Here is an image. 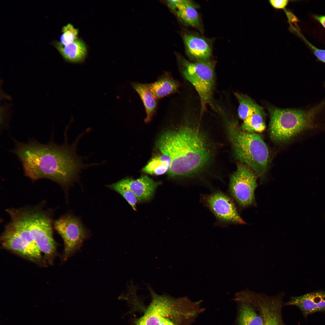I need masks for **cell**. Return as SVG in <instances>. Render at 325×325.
<instances>
[{
  "mask_svg": "<svg viewBox=\"0 0 325 325\" xmlns=\"http://www.w3.org/2000/svg\"><path fill=\"white\" fill-rule=\"evenodd\" d=\"M54 227L62 237L64 243V260L76 252L89 236V233L80 219L69 215L56 221Z\"/></svg>",
  "mask_w": 325,
  "mask_h": 325,
  "instance_id": "8",
  "label": "cell"
},
{
  "mask_svg": "<svg viewBox=\"0 0 325 325\" xmlns=\"http://www.w3.org/2000/svg\"><path fill=\"white\" fill-rule=\"evenodd\" d=\"M107 186L109 188L122 196L133 209L136 210V205L138 200L134 193L132 190L119 184L117 182Z\"/></svg>",
  "mask_w": 325,
  "mask_h": 325,
  "instance_id": "22",
  "label": "cell"
},
{
  "mask_svg": "<svg viewBox=\"0 0 325 325\" xmlns=\"http://www.w3.org/2000/svg\"></svg>",
  "mask_w": 325,
  "mask_h": 325,
  "instance_id": "28",
  "label": "cell"
},
{
  "mask_svg": "<svg viewBox=\"0 0 325 325\" xmlns=\"http://www.w3.org/2000/svg\"><path fill=\"white\" fill-rule=\"evenodd\" d=\"M78 30L75 28L70 23L63 26L62 29V34L60 37V42L63 45L70 44L77 39Z\"/></svg>",
  "mask_w": 325,
  "mask_h": 325,
  "instance_id": "23",
  "label": "cell"
},
{
  "mask_svg": "<svg viewBox=\"0 0 325 325\" xmlns=\"http://www.w3.org/2000/svg\"><path fill=\"white\" fill-rule=\"evenodd\" d=\"M133 88L139 95L146 110V122L151 120L157 105V98L149 88L148 84L139 83H132Z\"/></svg>",
  "mask_w": 325,
  "mask_h": 325,
  "instance_id": "15",
  "label": "cell"
},
{
  "mask_svg": "<svg viewBox=\"0 0 325 325\" xmlns=\"http://www.w3.org/2000/svg\"><path fill=\"white\" fill-rule=\"evenodd\" d=\"M182 65L183 76L199 95L202 113L208 105L212 104L215 84L214 63L209 60L192 62L184 59Z\"/></svg>",
  "mask_w": 325,
  "mask_h": 325,
  "instance_id": "6",
  "label": "cell"
},
{
  "mask_svg": "<svg viewBox=\"0 0 325 325\" xmlns=\"http://www.w3.org/2000/svg\"><path fill=\"white\" fill-rule=\"evenodd\" d=\"M1 240L3 246L30 260L38 262L41 258L40 249L34 248L17 234L5 228Z\"/></svg>",
  "mask_w": 325,
  "mask_h": 325,
  "instance_id": "10",
  "label": "cell"
},
{
  "mask_svg": "<svg viewBox=\"0 0 325 325\" xmlns=\"http://www.w3.org/2000/svg\"><path fill=\"white\" fill-rule=\"evenodd\" d=\"M287 0H271L269 2L271 6L275 8L281 9L284 8L288 3Z\"/></svg>",
  "mask_w": 325,
  "mask_h": 325,
  "instance_id": "25",
  "label": "cell"
},
{
  "mask_svg": "<svg viewBox=\"0 0 325 325\" xmlns=\"http://www.w3.org/2000/svg\"><path fill=\"white\" fill-rule=\"evenodd\" d=\"M147 286L151 296L147 306H143L138 297L131 301L134 308L141 309L142 313L135 319L133 325H179L183 320L196 314L195 310L189 308L187 299L159 295L149 284Z\"/></svg>",
  "mask_w": 325,
  "mask_h": 325,
  "instance_id": "4",
  "label": "cell"
},
{
  "mask_svg": "<svg viewBox=\"0 0 325 325\" xmlns=\"http://www.w3.org/2000/svg\"><path fill=\"white\" fill-rule=\"evenodd\" d=\"M183 39L187 52L190 58L197 61L209 60L212 51L206 40L193 34H185Z\"/></svg>",
  "mask_w": 325,
  "mask_h": 325,
  "instance_id": "13",
  "label": "cell"
},
{
  "mask_svg": "<svg viewBox=\"0 0 325 325\" xmlns=\"http://www.w3.org/2000/svg\"><path fill=\"white\" fill-rule=\"evenodd\" d=\"M171 164L170 158L162 153L153 157L143 168L142 171L155 175H163L169 171Z\"/></svg>",
  "mask_w": 325,
  "mask_h": 325,
  "instance_id": "17",
  "label": "cell"
},
{
  "mask_svg": "<svg viewBox=\"0 0 325 325\" xmlns=\"http://www.w3.org/2000/svg\"><path fill=\"white\" fill-rule=\"evenodd\" d=\"M117 183L132 190L139 203L150 200L154 195L157 187L161 183L154 181L144 175L136 179L125 178Z\"/></svg>",
  "mask_w": 325,
  "mask_h": 325,
  "instance_id": "11",
  "label": "cell"
},
{
  "mask_svg": "<svg viewBox=\"0 0 325 325\" xmlns=\"http://www.w3.org/2000/svg\"><path fill=\"white\" fill-rule=\"evenodd\" d=\"M234 94L239 103L238 116L243 121L262 107L247 95L238 92L235 93Z\"/></svg>",
  "mask_w": 325,
  "mask_h": 325,
  "instance_id": "20",
  "label": "cell"
},
{
  "mask_svg": "<svg viewBox=\"0 0 325 325\" xmlns=\"http://www.w3.org/2000/svg\"><path fill=\"white\" fill-rule=\"evenodd\" d=\"M202 200L220 222L227 224H244L233 200L221 192L203 195Z\"/></svg>",
  "mask_w": 325,
  "mask_h": 325,
  "instance_id": "9",
  "label": "cell"
},
{
  "mask_svg": "<svg viewBox=\"0 0 325 325\" xmlns=\"http://www.w3.org/2000/svg\"><path fill=\"white\" fill-rule=\"evenodd\" d=\"M265 113L262 107L252 115L243 121L241 128L249 133H261L266 128Z\"/></svg>",
  "mask_w": 325,
  "mask_h": 325,
  "instance_id": "19",
  "label": "cell"
},
{
  "mask_svg": "<svg viewBox=\"0 0 325 325\" xmlns=\"http://www.w3.org/2000/svg\"><path fill=\"white\" fill-rule=\"evenodd\" d=\"M13 152L21 162L25 175L33 181L47 178L64 186L76 179L82 165L72 147L36 141L24 143L15 140Z\"/></svg>",
  "mask_w": 325,
  "mask_h": 325,
  "instance_id": "1",
  "label": "cell"
},
{
  "mask_svg": "<svg viewBox=\"0 0 325 325\" xmlns=\"http://www.w3.org/2000/svg\"><path fill=\"white\" fill-rule=\"evenodd\" d=\"M288 305L298 307L305 315L325 311V292L317 291L292 297Z\"/></svg>",
  "mask_w": 325,
  "mask_h": 325,
  "instance_id": "12",
  "label": "cell"
},
{
  "mask_svg": "<svg viewBox=\"0 0 325 325\" xmlns=\"http://www.w3.org/2000/svg\"><path fill=\"white\" fill-rule=\"evenodd\" d=\"M161 152L171 161L168 172L171 177H188L200 171L209 161L211 152L204 135L197 128L184 125L168 130L157 142Z\"/></svg>",
  "mask_w": 325,
  "mask_h": 325,
  "instance_id": "2",
  "label": "cell"
},
{
  "mask_svg": "<svg viewBox=\"0 0 325 325\" xmlns=\"http://www.w3.org/2000/svg\"><path fill=\"white\" fill-rule=\"evenodd\" d=\"M148 85L157 99L174 93L178 88V82L169 75L166 74L154 82Z\"/></svg>",
  "mask_w": 325,
  "mask_h": 325,
  "instance_id": "16",
  "label": "cell"
},
{
  "mask_svg": "<svg viewBox=\"0 0 325 325\" xmlns=\"http://www.w3.org/2000/svg\"><path fill=\"white\" fill-rule=\"evenodd\" d=\"M314 17L325 28V15H315Z\"/></svg>",
  "mask_w": 325,
  "mask_h": 325,
  "instance_id": "26",
  "label": "cell"
},
{
  "mask_svg": "<svg viewBox=\"0 0 325 325\" xmlns=\"http://www.w3.org/2000/svg\"><path fill=\"white\" fill-rule=\"evenodd\" d=\"M176 9L177 13L186 23L191 26L197 27L200 25L198 14L194 5L187 0H180Z\"/></svg>",
  "mask_w": 325,
  "mask_h": 325,
  "instance_id": "18",
  "label": "cell"
},
{
  "mask_svg": "<svg viewBox=\"0 0 325 325\" xmlns=\"http://www.w3.org/2000/svg\"><path fill=\"white\" fill-rule=\"evenodd\" d=\"M258 176L246 164L240 162L238 164L230 178L229 191L240 207L245 208L255 203Z\"/></svg>",
  "mask_w": 325,
  "mask_h": 325,
  "instance_id": "7",
  "label": "cell"
},
{
  "mask_svg": "<svg viewBox=\"0 0 325 325\" xmlns=\"http://www.w3.org/2000/svg\"><path fill=\"white\" fill-rule=\"evenodd\" d=\"M270 137L277 144L289 142L302 132L317 128L325 113V100L305 109L270 108Z\"/></svg>",
  "mask_w": 325,
  "mask_h": 325,
  "instance_id": "3",
  "label": "cell"
},
{
  "mask_svg": "<svg viewBox=\"0 0 325 325\" xmlns=\"http://www.w3.org/2000/svg\"><path fill=\"white\" fill-rule=\"evenodd\" d=\"M231 141L240 162L246 164L259 176L267 172L270 159L268 147L258 133H249L235 122L228 123Z\"/></svg>",
  "mask_w": 325,
  "mask_h": 325,
  "instance_id": "5",
  "label": "cell"
},
{
  "mask_svg": "<svg viewBox=\"0 0 325 325\" xmlns=\"http://www.w3.org/2000/svg\"><path fill=\"white\" fill-rule=\"evenodd\" d=\"M238 325H264V319L248 303L243 304L240 310Z\"/></svg>",
  "mask_w": 325,
  "mask_h": 325,
  "instance_id": "21",
  "label": "cell"
},
{
  "mask_svg": "<svg viewBox=\"0 0 325 325\" xmlns=\"http://www.w3.org/2000/svg\"><path fill=\"white\" fill-rule=\"evenodd\" d=\"M54 46L63 58L72 63L81 62L84 60L87 53V48L82 40L77 39L73 42L63 45L60 42L54 43Z\"/></svg>",
  "mask_w": 325,
  "mask_h": 325,
  "instance_id": "14",
  "label": "cell"
},
{
  "mask_svg": "<svg viewBox=\"0 0 325 325\" xmlns=\"http://www.w3.org/2000/svg\"><path fill=\"white\" fill-rule=\"evenodd\" d=\"M302 38L312 50L315 55L320 60L325 63V50L319 49L314 46L305 37L301 35Z\"/></svg>",
  "mask_w": 325,
  "mask_h": 325,
  "instance_id": "24",
  "label": "cell"
},
{
  "mask_svg": "<svg viewBox=\"0 0 325 325\" xmlns=\"http://www.w3.org/2000/svg\"><path fill=\"white\" fill-rule=\"evenodd\" d=\"M279 321H278L274 325H279Z\"/></svg>",
  "mask_w": 325,
  "mask_h": 325,
  "instance_id": "27",
  "label": "cell"
}]
</instances>
